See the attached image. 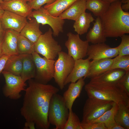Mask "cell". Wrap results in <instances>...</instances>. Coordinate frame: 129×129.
<instances>
[{"instance_id":"cell-5","label":"cell","mask_w":129,"mask_h":129,"mask_svg":"<svg viewBox=\"0 0 129 129\" xmlns=\"http://www.w3.org/2000/svg\"><path fill=\"white\" fill-rule=\"evenodd\" d=\"M53 35L50 28L41 35L35 43V51L48 59H54L62 51V48Z\"/></svg>"},{"instance_id":"cell-10","label":"cell","mask_w":129,"mask_h":129,"mask_svg":"<svg viewBox=\"0 0 129 129\" xmlns=\"http://www.w3.org/2000/svg\"><path fill=\"white\" fill-rule=\"evenodd\" d=\"M35 19L37 22L42 25L46 24L50 26L53 30V35L58 36L59 33L63 32L64 20L59 16H54L49 13L43 7L32 11L30 16Z\"/></svg>"},{"instance_id":"cell-12","label":"cell","mask_w":129,"mask_h":129,"mask_svg":"<svg viewBox=\"0 0 129 129\" xmlns=\"http://www.w3.org/2000/svg\"><path fill=\"white\" fill-rule=\"evenodd\" d=\"M118 47L111 48L105 43L89 45L87 56L90 60L112 58L118 55Z\"/></svg>"},{"instance_id":"cell-13","label":"cell","mask_w":129,"mask_h":129,"mask_svg":"<svg viewBox=\"0 0 129 129\" xmlns=\"http://www.w3.org/2000/svg\"><path fill=\"white\" fill-rule=\"evenodd\" d=\"M0 19L4 29H11L19 33L27 22L26 17L7 11Z\"/></svg>"},{"instance_id":"cell-24","label":"cell","mask_w":129,"mask_h":129,"mask_svg":"<svg viewBox=\"0 0 129 129\" xmlns=\"http://www.w3.org/2000/svg\"><path fill=\"white\" fill-rule=\"evenodd\" d=\"M95 20L91 13H83L75 21L73 25L74 31L79 35L85 34L87 32L91 23Z\"/></svg>"},{"instance_id":"cell-42","label":"cell","mask_w":129,"mask_h":129,"mask_svg":"<svg viewBox=\"0 0 129 129\" xmlns=\"http://www.w3.org/2000/svg\"><path fill=\"white\" fill-rule=\"evenodd\" d=\"M3 55L2 48V41L0 42V57Z\"/></svg>"},{"instance_id":"cell-1","label":"cell","mask_w":129,"mask_h":129,"mask_svg":"<svg viewBox=\"0 0 129 129\" xmlns=\"http://www.w3.org/2000/svg\"><path fill=\"white\" fill-rule=\"evenodd\" d=\"M26 88L20 113L26 121L34 123L40 129H48L50 124L48 117L50 101L59 89L54 86L28 80Z\"/></svg>"},{"instance_id":"cell-28","label":"cell","mask_w":129,"mask_h":129,"mask_svg":"<svg viewBox=\"0 0 129 129\" xmlns=\"http://www.w3.org/2000/svg\"><path fill=\"white\" fill-rule=\"evenodd\" d=\"M110 4L103 0H87L86 9L97 17H100L108 9Z\"/></svg>"},{"instance_id":"cell-18","label":"cell","mask_w":129,"mask_h":129,"mask_svg":"<svg viewBox=\"0 0 129 129\" xmlns=\"http://www.w3.org/2000/svg\"><path fill=\"white\" fill-rule=\"evenodd\" d=\"M113 61L112 58L92 60L90 62L89 71L85 78L97 77L109 70Z\"/></svg>"},{"instance_id":"cell-37","label":"cell","mask_w":129,"mask_h":129,"mask_svg":"<svg viewBox=\"0 0 129 129\" xmlns=\"http://www.w3.org/2000/svg\"><path fill=\"white\" fill-rule=\"evenodd\" d=\"M10 56L3 55L0 57V75L3 70L6 62Z\"/></svg>"},{"instance_id":"cell-43","label":"cell","mask_w":129,"mask_h":129,"mask_svg":"<svg viewBox=\"0 0 129 129\" xmlns=\"http://www.w3.org/2000/svg\"><path fill=\"white\" fill-rule=\"evenodd\" d=\"M5 11L1 7L0 4V18L3 14Z\"/></svg>"},{"instance_id":"cell-26","label":"cell","mask_w":129,"mask_h":129,"mask_svg":"<svg viewBox=\"0 0 129 129\" xmlns=\"http://www.w3.org/2000/svg\"><path fill=\"white\" fill-rule=\"evenodd\" d=\"M77 0H56L53 3L46 4L43 7L53 16H58Z\"/></svg>"},{"instance_id":"cell-22","label":"cell","mask_w":129,"mask_h":129,"mask_svg":"<svg viewBox=\"0 0 129 129\" xmlns=\"http://www.w3.org/2000/svg\"><path fill=\"white\" fill-rule=\"evenodd\" d=\"M40 25L35 18L30 19L21 30L20 34L35 43L42 34L40 29Z\"/></svg>"},{"instance_id":"cell-25","label":"cell","mask_w":129,"mask_h":129,"mask_svg":"<svg viewBox=\"0 0 129 129\" xmlns=\"http://www.w3.org/2000/svg\"><path fill=\"white\" fill-rule=\"evenodd\" d=\"M23 54L10 56L7 59L3 71L18 76L21 74Z\"/></svg>"},{"instance_id":"cell-38","label":"cell","mask_w":129,"mask_h":129,"mask_svg":"<svg viewBox=\"0 0 129 129\" xmlns=\"http://www.w3.org/2000/svg\"><path fill=\"white\" fill-rule=\"evenodd\" d=\"M36 128L35 123L32 122L26 121L24 129H35Z\"/></svg>"},{"instance_id":"cell-30","label":"cell","mask_w":129,"mask_h":129,"mask_svg":"<svg viewBox=\"0 0 129 129\" xmlns=\"http://www.w3.org/2000/svg\"><path fill=\"white\" fill-rule=\"evenodd\" d=\"M19 54H31L35 51V43L20 34L17 41Z\"/></svg>"},{"instance_id":"cell-17","label":"cell","mask_w":129,"mask_h":129,"mask_svg":"<svg viewBox=\"0 0 129 129\" xmlns=\"http://www.w3.org/2000/svg\"><path fill=\"white\" fill-rule=\"evenodd\" d=\"M85 79L81 78L75 82H71L68 89L64 92L63 96L66 105L69 111L72 110L73 103L79 97L85 84Z\"/></svg>"},{"instance_id":"cell-21","label":"cell","mask_w":129,"mask_h":129,"mask_svg":"<svg viewBox=\"0 0 129 129\" xmlns=\"http://www.w3.org/2000/svg\"><path fill=\"white\" fill-rule=\"evenodd\" d=\"M87 0H77L58 16L64 20L75 21L86 9Z\"/></svg>"},{"instance_id":"cell-46","label":"cell","mask_w":129,"mask_h":129,"mask_svg":"<svg viewBox=\"0 0 129 129\" xmlns=\"http://www.w3.org/2000/svg\"><path fill=\"white\" fill-rule=\"evenodd\" d=\"M25 0V1H26L27 2V1H28L29 2L31 0Z\"/></svg>"},{"instance_id":"cell-41","label":"cell","mask_w":129,"mask_h":129,"mask_svg":"<svg viewBox=\"0 0 129 129\" xmlns=\"http://www.w3.org/2000/svg\"><path fill=\"white\" fill-rule=\"evenodd\" d=\"M103 0L111 4L113 2L118 1H121L122 2V3H124L126 2L128 0Z\"/></svg>"},{"instance_id":"cell-34","label":"cell","mask_w":129,"mask_h":129,"mask_svg":"<svg viewBox=\"0 0 129 129\" xmlns=\"http://www.w3.org/2000/svg\"><path fill=\"white\" fill-rule=\"evenodd\" d=\"M56 0H31L28 3L32 9L35 10L39 9L44 4H49L53 3Z\"/></svg>"},{"instance_id":"cell-35","label":"cell","mask_w":129,"mask_h":129,"mask_svg":"<svg viewBox=\"0 0 129 129\" xmlns=\"http://www.w3.org/2000/svg\"><path fill=\"white\" fill-rule=\"evenodd\" d=\"M82 129H107L104 124L101 123H81Z\"/></svg>"},{"instance_id":"cell-16","label":"cell","mask_w":129,"mask_h":129,"mask_svg":"<svg viewBox=\"0 0 129 129\" xmlns=\"http://www.w3.org/2000/svg\"><path fill=\"white\" fill-rule=\"evenodd\" d=\"M20 33L12 29L5 30L2 41V48L4 55H12L18 54L17 45Z\"/></svg>"},{"instance_id":"cell-7","label":"cell","mask_w":129,"mask_h":129,"mask_svg":"<svg viewBox=\"0 0 129 129\" xmlns=\"http://www.w3.org/2000/svg\"><path fill=\"white\" fill-rule=\"evenodd\" d=\"M58 56L54 63L53 78L60 89L62 90L64 87L66 79L73 69L75 60L68 54L62 51L59 53Z\"/></svg>"},{"instance_id":"cell-36","label":"cell","mask_w":129,"mask_h":129,"mask_svg":"<svg viewBox=\"0 0 129 129\" xmlns=\"http://www.w3.org/2000/svg\"><path fill=\"white\" fill-rule=\"evenodd\" d=\"M118 83L129 95V71L126 72Z\"/></svg>"},{"instance_id":"cell-33","label":"cell","mask_w":129,"mask_h":129,"mask_svg":"<svg viewBox=\"0 0 129 129\" xmlns=\"http://www.w3.org/2000/svg\"><path fill=\"white\" fill-rule=\"evenodd\" d=\"M121 41L118 47L119 56L129 55V35L124 34L121 36Z\"/></svg>"},{"instance_id":"cell-3","label":"cell","mask_w":129,"mask_h":129,"mask_svg":"<svg viewBox=\"0 0 129 129\" xmlns=\"http://www.w3.org/2000/svg\"><path fill=\"white\" fill-rule=\"evenodd\" d=\"M88 97L111 101L129 106V95L118 83L109 84L89 82L85 86Z\"/></svg>"},{"instance_id":"cell-15","label":"cell","mask_w":129,"mask_h":129,"mask_svg":"<svg viewBox=\"0 0 129 129\" xmlns=\"http://www.w3.org/2000/svg\"><path fill=\"white\" fill-rule=\"evenodd\" d=\"M90 60L88 58L85 59H81L75 60L73 69L65 81V86L70 83L75 82L83 77L85 78L89 71Z\"/></svg>"},{"instance_id":"cell-6","label":"cell","mask_w":129,"mask_h":129,"mask_svg":"<svg viewBox=\"0 0 129 129\" xmlns=\"http://www.w3.org/2000/svg\"><path fill=\"white\" fill-rule=\"evenodd\" d=\"M114 102L88 97L84 105L81 123H86L96 119L111 109Z\"/></svg>"},{"instance_id":"cell-20","label":"cell","mask_w":129,"mask_h":129,"mask_svg":"<svg viewBox=\"0 0 129 129\" xmlns=\"http://www.w3.org/2000/svg\"><path fill=\"white\" fill-rule=\"evenodd\" d=\"M126 71L120 69L109 70L102 75L91 78L89 82L113 84L118 83Z\"/></svg>"},{"instance_id":"cell-19","label":"cell","mask_w":129,"mask_h":129,"mask_svg":"<svg viewBox=\"0 0 129 129\" xmlns=\"http://www.w3.org/2000/svg\"><path fill=\"white\" fill-rule=\"evenodd\" d=\"M95 21L93 27L90 29L86 34V40L93 44L105 43L107 38L104 34L100 17H97Z\"/></svg>"},{"instance_id":"cell-9","label":"cell","mask_w":129,"mask_h":129,"mask_svg":"<svg viewBox=\"0 0 129 129\" xmlns=\"http://www.w3.org/2000/svg\"><path fill=\"white\" fill-rule=\"evenodd\" d=\"M5 80V84L3 92L6 97L13 100H17L21 97V92L25 91L26 84L20 76L14 75L3 71L2 72Z\"/></svg>"},{"instance_id":"cell-45","label":"cell","mask_w":129,"mask_h":129,"mask_svg":"<svg viewBox=\"0 0 129 129\" xmlns=\"http://www.w3.org/2000/svg\"><path fill=\"white\" fill-rule=\"evenodd\" d=\"M3 1V0H0V4Z\"/></svg>"},{"instance_id":"cell-32","label":"cell","mask_w":129,"mask_h":129,"mask_svg":"<svg viewBox=\"0 0 129 129\" xmlns=\"http://www.w3.org/2000/svg\"><path fill=\"white\" fill-rule=\"evenodd\" d=\"M64 129H82L79 117L72 110L69 111L68 117Z\"/></svg>"},{"instance_id":"cell-39","label":"cell","mask_w":129,"mask_h":129,"mask_svg":"<svg viewBox=\"0 0 129 129\" xmlns=\"http://www.w3.org/2000/svg\"><path fill=\"white\" fill-rule=\"evenodd\" d=\"M5 30L3 28L0 19V42L2 41L4 36Z\"/></svg>"},{"instance_id":"cell-29","label":"cell","mask_w":129,"mask_h":129,"mask_svg":"<svg viewBox=\"0 0 129 129\" xmlns=\"http://www.w3.org/2000/svg\"><path fill=\"white\" fill-rule=\"evenodd\" d=\"M114 118L116 124L125 129H129V106L124 104L118 105Z\"/></svg>"},{"instance_id":"cell-11","label":"cell","mask_w":129,"mask_h":129,"mask_svg":"<svg viewBox=\"0 0 129 129\" xmlns=\"http://www.w3.org/2000/svg\"><path fill=\"white\" fill-rule=\"evenodd\" d=\"M68 39L65 45L68 50V54L75 60L83 59L87 56L89 42L86 40L83 41L79 35L69 32L67 35Z\"/></svg>"},{"instance_id":"cell-31","label":"cell","mask_w":129,"mask_h":129,"mask_svg":"<svg viewBox=\"0 0 129 129\" xmlns=\"http://www.w3.org/2000/svg\"><path fill=\"white\" fill-rule=\"evenodd\" d=\"M120 69L126 72L129 71V55H117L113 59L112 64L109 70Z\"/></svg>"},{"instance_id":"cell-23","label":"cell","mask_w":129,"mask_h":129,"mask_svg":"<svg viewBox=\"0 0 129 129\" xmlns=\"http://www.w3.org/2000/svg\"><path fill=\"white\" fill-rule=\"evenodd\" d=\"M36 73V66L32 54H23L22 68L20 75L22 79L26 82L34 78Z\"/></svg>"},{"instance_id":"cell-4","label":"cell","mask_w":129,"mask_h":129,"mask_svg":"<svg viewBox=\"0 0 129 129\" xmlns=\"http://www.w3.org/2000/svg\"><path fill=\"white\" fill-rule=\"evenodd\" d=\"M69 112L63 96L57 93L54 94L50 101L48 112L50 124L55 126V129H64Z\"/></svg>"},{"instance_id":"cell-2","label":"cell","mask_w":129,"mask_h":129,"mask_svg":"<svg viewBox=\"0 0 129 129\" xmlns=\"http://www.w3.org/2000/svg\"><path fill=\"white\" fill-rule=\"evenodd\" d=\"M122 4L121 1L111 3L108 9L100 17L106 38L120 37L129 33V12L122 9Z\"/></svg>"},{"instance_id":"cell-27","label":"cell","mask_w":129,"mask_h":129,"mask_svg":"<svg viewBox=\"0 0 129 129\" xmlns=\"http://www.w3.org/2000/svg\"><path fill=\"white\" fill-rule=\"evenodd\" d=\"M118 107V104L114 102L111 109L106 111L97 118L89 123H103L104 124L107 129H113L117 124L114 117Z\"/></svg>"},{"instance_id":"cell-44","label":"cell","mask_w":129,"mask_h":129,"mask_svg":"<svg viewBox=\"0 0 129 129\" xmlns=\"http://www.w3.org/2000/svg\"><path fill=\"white\" fill-rule=\"evenodd\" d=\"M12 0H3V1H10Z\"/></svg>"},{"instance_id":"cell-40","label":"cell","mask_w":129,"mask_h":129,"mask_svg":"<svg viewBox=\"0 0 129 129\" xmlns=\"http://www.w3.org/2000/svg\"><path fill=\"white\" fill-rule=\"evenodd\" d=\"M122 9L125 12L129 11V1L124 4H122L121 5Z\"/></svg>"},{"instance_id":"cell-8","label":"cell","mask_w":129,"mask_h":129,"mask_svg":"<svg viewBox=\"0 0 129 129\" xmlns=\"http://www.w3.org/2000/svg\"><path fill=\"white\" fill-rule=\"evenodd\" d=\"M32 54L36 68L35 81L42 84H47L54 78L55 61L44 57H42L35 52Z\"/></svg>"},{"instance_id":"cell-14","label":"cell","mask_w":129,"mask_h":129,"mask_svg":"<svg viewBox=\"0 0 129 129\" xmlns=\"http://www.w3.org/2000/svg\"><path fill=\"white\" fill-rule=\"evenodd\" d=\"M0 5L4 11H7L22 16L30 18L32 9L24 0L3 1Z\"/></svg>"}]
</instances>
